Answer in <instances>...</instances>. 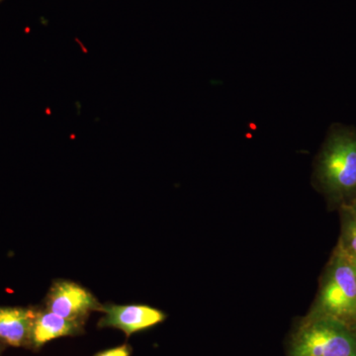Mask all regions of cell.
I'll return each mask as SVG.
<instances>
[{
  "label": "cell",
  "instance_id": "8992f818",
  "mask_svg": "<svg viewBox=\"0 0 356 356\" xmlns=\"http://www.w3.org/2000/svg\"><path fill=\"white\" fill-rule=\"evenodd\" d=\"M35 313L36 308L0 307V343L30 348Z\"/></svg>",
  "mask_w": 356,
  "mask_h": 356
},
{
  "label": "cell",
  "instance_id": "5b68a950",
  "mask_svg": "<svg viewBox=\"0 0 356 356\" xmlns=\"http://www.w3.org/2000/svg\"><path fill=\"white\" fill-rule=\"evenodd\" d=\"M100 312L103 316L98 322V327L120 330L127 336L161 324L166 318L163 311L147 305L107 304L102 306Z\"/></svg>",
  "mask_w": 356,
  "mask_h": 356
},
{
  "label": "cell",
  "instance_id": "30bf717a",
  "mask_svg": "<svg viewBox=\"0 0 356 356\" xmlns=\"http://www.w3.org/2000/svg\"><path fill=\"white\" fill-rule=\"evenodd\" d=\"M350 255L351 264H353V269H355V277H356V255Z\"/></svg>",
  "mask_w": 356,
  "mask_h": 356
},
{
  "label": "cell",
  "instance_id": "52a82bcc",
  "mask_svg": "<svg viewBox=\"0 0 356 356\" xmlns=\"http://www.w3.org/2000/svg\"><path fill=\"white\" fill-rule=\"evenodd\" d=\"M84 325L72 322L53 312L36 309L33 320L30 350H38L44 344L58 337L83 334Z\"/></svg>",
  "mask_w": 356,
  "mask_h": 356
},
{
  "label": "cell",
  "instance_id": "6da1fadb",
  "mask_svg": "<svg viewBox=\"0 0 356 356\" xmlns=\"http://www.w3.org/2000/svg\"><path fill=\"white\" fill-rule=\"evenodd\" d=\"M313 184L331 207L356 198V128L332 124L314 163Z\"/></svg>",
  "mask_w": 356,
  "mask_h": 356
},
{
  "label": "cell",
  "instance_id": "7a4b0ae2",
  "mask_svg": "<svg viewBox=\"0 0 356 356\" xmlns=\"http://www.w3.org/2000/svg\"><path fill=\"white\" fill-rule=\"evenodd\" d=\"M311 316L339 318L356 325V277L350 255L334 248L321 280Z\"/></svg>",
  "mask_w": 356,
  "mask_h": 356
},
{
  "label": "cell",
  "instance_id": "ba28073f",
  "mask_svg": "<svg viewBox=\"0 0 356 356\" xmlns=\"http://www.w3.org/2000/svg\"><path fill=\"white\" fill-rule=\"evenodd\" d=\"M341 216V236L337 247L346 254L356 255V198L341 206L339 209Z\"/></svg>",
  "mask_w": 356,
  "mask_h": 356
},
{
  "label": "cell",
  "instance_id": "3957f363",
  "mask_svg": "<svg viewBox=\"0 0 356 356\" xmlns=\"http://www.w3.org/2000/svg\"><path fill=\"white\" fill-rule=\"evenodd\" d=\"M289 356H356V325L309 315L293 337Z\"/></svg>",
  "mask_w": 356,
  "mask_h": 356
},
{
  "label": "cell",
  "instance_id": "8fae6325",
  "mask_svg": "<svg viewBox=\"0 0 356 356\" xmlns=\"http://www.w3.org/2000/svg\"><path fill=\"white\" fill-rule=\"evenodd\" d=\"M6 346H4L3 343H0V356H1L2 353H3L4 350H6Z\"/></svg>",
  "mask_w": 356,
  "mask_h": 356
},
{
  "label": "cell",
  "instance_id": "277c9868",
  "mask_svg": "<svg viewBox=\"0 0 356 356\" xmlns=\"http://www.w3.org/2000/svg\"><path fill=\"white\" fill-rule=\"evenodd\" d=\"M102 306L89 290L70 280L55 281L44 300L47 310L83 325L92 312L102 310Z\"/></svg>",
  "mask_w": 356,
  "mask_h": 356
},
{
  "label": "cell",
  "instance_id": "7c38bea8",
  "mask_svg": "<svg viewBox=\"0 0 356 356\" xmlns=\"http://www.w3.org/2000/svg\"><path fill=\"white\" fill-rule=\"evenodd\" d=\"M2 1H3V0H0V2H2Z\"/></svg>",
  "mask_w": 356,
  "mask_h": 356
},
{
  "label": "cell",
  "instance_id": "9c48e42d",
  "mask_svg": "<svg viewBox=\"0 0 356 356\" xmlns=\"http://www.w3.org/2000/svg\"><path fill=\"white\" fill-rule=\"evenodd\" d=\"M131 353H132L131 346L129 344H123V346L103 350L95 356H131Z\"/></svg>",
  "mask_w": 356,
  "mask_h": 356
}]
</instances>
